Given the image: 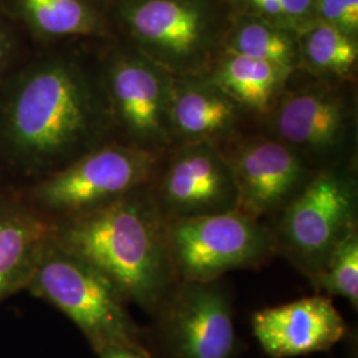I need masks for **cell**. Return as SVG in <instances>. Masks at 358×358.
<instances>
[{"label": "cell", "instance_id": "obj_1", "mask_svg": "<svg viewBox=\"0 0 358 358\" xmlns=\"http://www.w3.org/2000/svg\"><path fill=\"white\" fill-rule=\"evenodd\" d=\"M93 41L47 47L0 88V164L26 185L115 141Z\"/></svg>", "mask_w": 358, "mask_h": 358}, {"label": "cell", "instance_id": "obj_2", "mask_svg": "<svg viewBox=\"0 0 358 358\" xmlns=\"http://www.w3.org/2000/svg\"><path fill=\"white\" fill-rule=\"evenodd\" d=\"M165 224L149 185L90 213L56 220L55 242L99 269L128 303L155 312L178 280Z\"/></svg>", "mask_w": 358, "mask_h": 358}, {"label": "cell", "instance_id": "obj_3", "mask_svg": "<svg viewBox=\"0 0 358 358\" xmlns=\"http://www.w3.org/2000/svg\"><path fill=\"white\" fill-rule=\"evenodd\" d=\"M117 40L174 77L207 73L222 53L230 0H105Z\"/></svg>", "mask_w": 358, "mask_h": 358}, {"label": "cell", "instance_id": "obj_4", "mask_svg": "<svg viewBox=\"0 0 358 358\" xmlns=\"http://www.w3.org/2000/svg\"><path fill=\"white\" fill-rule=\"evenodd\" d=\"M26 291L63 312L96 355L108 349H127L152 358L138 325L129 313V303L115 284L55 239Z\"/></svg>", "mask_w": 358, "mask_h": 358}, {"label": "cell", "instance_id": "obj_5", "mask_svg": "<svg viewBox=\"0 0 358 358\" xmlns=\"http://www.w3.org/2000/svg\"><path fill=\"white\" fill-rule=\"evenodd\" d=\"M162 155L122 142H108L19 192L55 220L76 217L149 186Z\"/></svg>", "mask_w": 358, "mask_h": 358}, {"label": "cell", "instance_id": "obj_6", "mask_svg": "<svg viewBox=\"0 0 358 358\" xmlns=\"http://www.w3.org/2000/svg\"><path fill=\"white\" fill-rule=\"evenodd\" d=\"M357 206L353 161L316 170L279 213L272 230L278 251L313 280L327 267L336 247L357 229Z\"/></svg>", "mask_w": 358, "mask_h": 358}, {"label": "cell", "instance_id": "obj_7", "mask_svg": "<svg viewBox=\"0 0 358 358\" xmlns=\"http://www.w3.org/2000/svg\"><path fill=\"white\" fill-rule=\"evenodd\" d=\"M99 57L115 141L159 154L174 148V76L117 38L100 41Z\"/></svg>", "mask_w": 358, "mask_h": 358}, {"label": "cell", "instance_id": "obj_8", "mask_svg": "<svg viewBox=\"0 0 358 358\" xmlns=\"http://www.w3.org/2000/svg\"><path fill=\"white\" fill-rule=\"evenodd\" d=\"M348 83L316 78L297 88L288 84L264 118L269 136L313 170L353 161L356 103Z\"/></svg>", "mask_w": 358, "mask_h": 358}, {"label": "cell", "instance_id": "obj_9", "mask_svg": "<svg viewBox=\"0 0 358 358\" xmlns=\"http://www.w3.org/2000/svg\"><path fill=\"white\" fill-rule=\"evenodd\" d=\"M167 250L179 282H214L234 269L266 264L278 245L273 231L241 210L166 220Z\"/></svg>", "mask_w": 358, "mask_h": 358}, {"label": "cell", "instance_id": "obj_10", "mask_svg": "<svg viewBox=\"0 0 358 358\" xmlns=\"http://www.w3.org/2000/svg\"><path fill=\"white\" fill-rule=\"evenodd\" d=\"M150 190L165 220L238 210V187L220 146L180 143L164 153Z\"/></svg>", "mask_w": 358, "mask_h": 358}, {"label": "cell", "instance_id": "obj_11", "mask_svg": "<svg viewBox=\"0 0 358 358\" xmlns=\"http://www.w3.org/2000/svg\"><path fill=\"white\" fill-rule=\"evenodd\" d=\"M238 187V210L262 219L279 214L316 170L272 136L241 134L220 145Z\"/></svg>", "mask_w": 358, "mask_h": 358}, {"label": "cell", "instance_id": "obj_12", "mask_svg": "<svg viewBox=\"0 0 358 358\" xmlns=\"http://www.w3.org/2000/svg\"><path fill=\"white\" fill-rule=\"evenodd\" d=\"M173 358H232L236 333L230 296L214 282H179L159 308Z\"/></svg>", "mask_w": 358, "mask_h": 358}, {"label": "cell", "instance_id": "obj_13", "mask_svg": "<svg viewBox=\"0 0 358 358\" xmlns=\"http://www.w3.org/2000/svg\"><path fill=\"white\" fill-rule=\"evenodd\" d=\"M252 332L273 358H291L329 350L345 336V321L327 296H312L252 316Z\"/></svg>", "mask_w": 358, "mask_h": 358}, {"label": "cell", "instance_id": "obj_14", "mask_svg": "<svg viewBox=\"0 0 358 358\" xmlns=\"http://www.w3.org/2000/svg\"><path fill=\"white\" fill-rule=\"evenodd\" d=\"M56 220L31 205L19 192H0V306L26 291L55 239Z\"/></svg>", "mask_w": 358, "mask_h": 358}, {"label": "cell", "instance_id": "obj_15", "mask_svg": "<svg viewBox=\"0 0 358 358\" xmlns=\"http://www.w3.org/2000/svg\"><path fill=\"white\" fill-rule=\"evenodd\" d=\"M250 118L208 73L174 77L170 110L174 146L198 141L220 146L243 134Z\"/></svg>", "mask_w": 358, "mask_h": 358}, {"label": "cell", "instance_id": "obj_16", "mask_svg": "<svg viewBox=\"0 0 358 358\" xmlns=\"http://www.w3.org/2000/svg\"><path fill=\"white\" fill-rule=\"evenodd\" d=\"M15 26L44 47L115 38L105 0H0Z\"/></svg>", "mask_w": 358, "mask_h": 358}, {"label": "cell", "instance_id": "obj_17", "mask_svg": "<svg viewBox=\"0 0 358 358\" xmlns=\"http://www.w3.org/2000/svg\"><path fill=\"white\" fill-rule=\"evenodd\" d=\"M297 69L222 52L207 72L250 117L264 120Z\"/></svg>", "mask_w": 358, "mask_h": 358}, {"label": "cell", "instance_id": "obj_18", "mask_svg": "<svg viewBox=\"0 0 358 358\" xmlns=\"http://www.w3.org/2000/svg\"><path fill=\"white\" fill-rule=\"evenodd\" d=\"M300 69L316 78L352 81L357 69L358 38L315 20L297 34Z\"/></svg>", "mask_w": 358, "mask_h": 358}, {"label": "cell", "instance_id": "obj_19", "mask_svg": "<svg viewBox=\"0 0 358 358\" xmlns=\"http://www.w3.org/2000/svg\"><path fill=\"white\" fill-rule=\"evenodd\" d=\"M222 52L300 68L297 34L250 13H234Z\"/></svg>", "mask_w": 358, "mask_h": 358}, {"label": "cell", "instance_id": "obj_20", "mask_svg": "<svg viewBox=\"0 0 358 358\" xmlns=\"http://www.w3.org/2000/svg\"><path fill=\"white\" fill-rule=\"evenodd\" d=\"M312 282L325 294L346 299L358 307V232L348 234L336 247L327 267Z\"/></svg>", "mask_w": 358, "mask_h": 358}, {"label": "cell", "instance_id": "obj_21", "mask_svg": "<svg viewBox=\"0 0 358 358\" xmlns=\"http://www.w3.org/2000/svg\"><path fill=\"white\" fill-rule=\"evenodd\" d=\"M234 11L299 34L316 20V0H230Z\"/></svg>", "mask_w": 358, "mask_h": 358}, {"label": "cell", "instance_id": "obj_22", "mask_svg": "<svg viewBox=\"0 0 358 358\" xmlns=\"http://www.w3.org/2000/svg\"><path fill=\"white\" fill-rule=\"evenodd\" d=\"M316 20L358 38V0H316Z\"/></svg>", "mask_w": 358, "mask_h": 358}, {"label": "cell", "instance_id": "obj_23", "mask_svg": "<svg viewBox=\"0 0 358 358\" xmlns=\"http://www.w3.org/2000/svg\"><path fill=\"white\" fill-rule=\"evenodd\" d=\"M19 31L0 6V88L17 66L20 53Z\"/></svg>", "mask_w": 358, "mask_h": 358}]
</instances>
